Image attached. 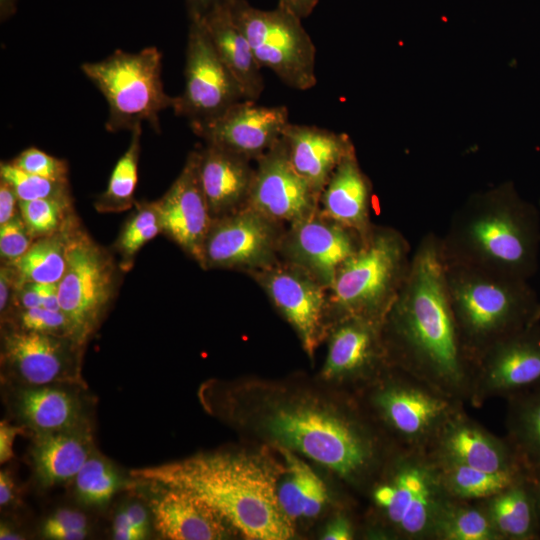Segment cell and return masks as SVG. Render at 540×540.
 Returning <instances> with one entry per match:
<instances>
[{"label": "cell", "instance_id": "obj_13", "mask_svg": "<svg viewBox=\"0 0 540 540\" xmlns=\"http://www.w3.org/2000/svg\"><path fill=\"white\" fill-rule=\"evenodd\" d=\"M183 92L172 109L190 127L205 124L238 101L241 87L217 54L199 17H189Z\"/></svg>", "mask_w": 540, "mask_h": 540}, {"label": "cell", "instance_id": "obj_38", "mask_svg": "<svg viewBox=\"0 0 540 540\" xmlns=\"http://www.w3.org/2000/svg\"><path fill=\"white\" fill-rule=\"evenodd\" d=\"M18 208L28 232L34 239L60 232L77 220L71 197L19 201Z\"/></svg>", "mask_w": 540, "mask_h": 540}, {"label": "cell", "instance_id": "obj_46", "mask_svg": "<svg viewBox=\"0 0 540 540\" xmlns=\"http://www.w3.org/2000/svg\"><path fill=\"white\" fill-rule=\"evenodd\" d=\"M41 306L42 300L40 283L18 282L14 292L13 303L9 314L14 310L30 309Z\"/></svg>", "mask_w": 540, "mask_h": 540}, {"label": "cell", "instance_id": "obj_15", "mask_svg": "<svg viewBox=\"0 0 540 540\" xmlns=\"http://www.w3.org/2000/svg\"><path fill=\"white\" fill-rule=\"evenodd\" d=\"M540 385V322L498 340L473 363L469 402L509 398Z\"/></svg>", "mask_w": 540, "mask_h": 540}, {"label": "cell", "instance_id": "obj_16", "mask_svg": "<svg viewBox=\"0 0 540 540\" xmlns=\"http://www.w3.org/2000/svg\"><path fill=\"white\" fill-rule=\"evenodd\" d=\"M1 386L3 402L14 423L31 435L92 426L94 400L85 382Z\"/></svg>", "mask_w": 540, "mask_h": 540}, {"label": "cell", "instance_id": "obj_12", "mask_svg": "<svg viewBox=\"0 0 540 540\" xmlns=\"http://www.w3.org/2000/svg\"><path fill=\"white\" fill-rule=\"evenodd\" d=\"M84 346L72 337L1 324V384L84 382L81 373Z\"/></svg>", "mask_w": 540, "mask_h": 540}, {"label": "cell", "instance_id": "obj_19", "mask_svg": "<svg viewBox=\"0 0 540 540\" xmlns=\"http://www.w3.org/2000/svg\"><path fill=\"white\" fill-rule=\"evenodd\" d=\"M247 206L292 224L319 208V195L293 168L282 138L257 160Z\"/></svg>", "mask_w": 540, "mask_h": 540}, {"label": "cell", "instance_id": "obj_22", "mask_svg": "<svg viewBox=\"0 0 540 540\" xmlns=\"http://www.w3.org/2000/svg\"><path fill=\"white\" fill-rule=\"evenodd\" d=\"M426 452L438 462L490 472L526 471L506 437L488 431L471 419L463 408L445 422Z\"/></svg>", "mask_w": 540, "mask_h": 540}, {"label": "cell", "instance_id": "obj_33", "mask_svg": "<svg viewBox=\"0 0 540 540\" xmlns=\"http://www.w3.org/2000/svg\"><path fill=\"white\" fill-rule=\"evenodd\" d=\"M136 479L130 477L96 449L73 479L77 502L87 508H103L125 488L134 489Z\"/></svg>", "mask_w": 540, "mask_h": 540}, {"label": "cell", "instance_id": "obj_1", "mask_svg": "<svg viewBox=\"0 0 540 540\" xmlns=\"http://www.w3.org/2000/svg\"><path fill=\"white\" fill-rule=\"evenodd\" d=\"M383 337L392 365L461 403L470 400L473 366L453 315L441 239L433 232L412 252Z\"/></svg>", "mask_w": 540, "mask_h": 540}, {"label": "cell", "instance_id": "obj_29", "mask_svg": "<svg viewBox=\"0 0 540 540\" xmlns=\"http://www.w3.org/2000/svg\"><path fill=\"white\" fill-rule=\"evenodd\" d=\"M370 201V181L353 152L338 165L322 190L319 210L366 237L373 227L370 221Z\"/></svg>", "mask_w": 540, "mask_h": 540}, {"label": "cell", "instance_id": "obj_48", "mask_svg": "<svg viewBox=\"0 0 540 540\" xmlns=\"http://www.w3.org/2000/svg\"><path fill=\"white\" fill-rule=\"evenodd\" d=\"M28 432L23 426L7 420L0 423V463L4 464L14 457L13 445L18 435Z\"/></svg>", "mask_w": 540, "mask_h": 540}, {"label": "cell", "instance_id": "obj_58", "mask_svg": "<svg viewBox=\"0 0 540 540\" xmlns=\"http://www.w3.org/2000/svg\"><path fill=\"white\" fill-rule=\"evenodd\" d=\"M538 207H539V209H540V200H539V205H538ZM538 322H540V302H539L538 309H537V311H536V313H535V315H534V318H533V320H532L531 325H532V324H535V323H538Z\"/></svg>", "mask_w": 540, "mask_h": 540}, {"label": "cell", "instance_id": "obj_43", "mask_svg": "<svg viewBox=\"0 0 540 540\" xmlns=\"http://www.w3.org/2000/svg\"><path fill=\"white\" fill-rule=\"evenodd\" d=\"M87 515L76 508L61 507L42 521L40 535L50 540H83L90 535Z\"/></svg>", "mask_w": 540, "mask_h": 540}, {"label": "cell", "instance_id": "obj_47", "mask_svg": "<svg viewBox=\"0 0 540 540\" xmlns=\"http://www.w3.org/2000/svg\"><path fill=\"white\" fill-rule=\"evenodd\" d=\"M18 278L12 266L1 264L0 268V314L1 320L9 314Z\"/></svg>", "mask_w": 540, "mask_h": 540}, {"label": "cell", "instance_id": "obj_42", "mask_svg": "<svg viewBox=\"0 0 540 540\" xmlns=\"http://www.w3.org/2000/svg\"><path fill=\"white\" fill-rule=\"evenodd\" d=\"M1 324H9L27 331L74 338L71 324L61 310L43 307L14 310L1 321Z\"/></svg>", "mask_w": 540, "mask_h": 540}, {"label": "cell", "instance_id": "obj_2", "mask_svg": "<svg viewBox=\"0 0 540 540\" xmlns=\"http://www.w3.org/2000/svg\"><path fill=\"white\" fill-rule=\"evenodd\" d=\"M133 478L178 489L212 507L248 539L293 537V522L277 497L280 473L260 458L231 452L199 453L130 471Z\"/></svg>", "mask_w": 540, "mask_h": 540}, {"label": "cell", "instance_id": "obj_31", "mask_svg": "<svg viewBox=\"0 0 540 540\" xmlns=\"http://www.w3.org/2000/svg\"><path fill=\"white\" fill-rule=\"evenodd\" d=\"M278 447L286 464L283 479H278L277 486L281 510L292 522L317 516L328 501L326 485L291 449Z\"/></svg>", "mask_w": 540, "mask_h": 540}, {"label": "cell", "instance_id": "obj_20", "mask_svg": "<svg viewBox=\"0 0 540 540\" xmlns=\"http://www.w3.org/2000/svg\"><path fill=\"white\" fill-rule=\"evenodd\" d=\"M289 123L286 106H263L243 99L191 129L208 144L257 160L282 138Z\"/></svg>", "mask_w": 540, "mask_h": 540}, {"label": "cell", "instance_id": "obj_8", "mask_svg": "<svg viewBox=\"0 0 540 540\" xmlns=\"http://www.w3.org/2000/svg\"><path fill=\"white\" fill-rule=\"evenodd\" d=\"M383 481L372 491L396 536L434 540L437 520L448 500L438 467L425 450L403 448Z\"/></svg>", "mask_w": 540, "mask_h": 540}, {"label": "cell", "instance_id": "obj_18", "mask_svg": "<svg viewBox=\"0 0 540 540\" xmlns=\"http://www.w3.org/2000/svg\"><path fill=\"white\" fill-rule=\"evenodd\" d=\"M251 275L296 330L308 355L320 341L329 311L328 289L309 273L288 262L274 263Z\"/></svg>", "mask_w": 540, "mask_h": 540}, {"label": "cell", "instance_id": "obj_27", "mask_svg": "<svg viewBox=\"0 0 540 540\" xmlns=\"http://www.w3.org/2000/svg\"><path fill=\"white\" fill-rule=\"evenodd\" d=\"M94 450L92 426L32 434L29 459L35 483L47 490L73 481Z\"/></svg>", "mask_w": 540, "mask_h": 540}, {"label": "cell", "instance_id": "obj_49", "mask_svg": "<svg viewBox=\"0 0 540 540\" xmlns=\"http://www.w3.org/2000/svg\"><path fill=\"white\" fill-rule=\"evenodd\" d=\"M20 492L16 481L8 469L0 472V507L1 510L14 509L19 505Z\"/></svg>", "mask_w": 540, "mask_h": 540}, {"label": "cell", "instance_id": "obj_14", "mask_svg": "<svg viewBox=\"0 0 540 540\" xmlns=\"http://www.w3.org/2000/svg\"><path fill=\"white\" fill-rule=\"evenodd\" d=\"M279 224L249 206L212 220L201 267L251 273L273 265L284 234Z\"/></svg>", "mask_w": 540, "mask_h": 540}, {"label": "cell", "instance_id": "obj_9", "mask_svg": "<svg viewBox=\"0 0 540 540\" xmlns=\"http://www.w3.org/2000/svg\"><path fill=\"white\" fill-rule=\"evenodd\" d=\"M230 7L261 67L296 90H309L317 84L316 48L302 19L280 5L262 10L246 0H232Z\"/></svg>", "mask_w": 540, "mask_h": 540}, {"label": "cell", "instance_id": "obj_50", "mask_svg": "<svg viewBox=\"0 0 540 540\" xmlns=\"http://www.w3.org/2000/svg\"><path fill=\"white\" fill-rule=\"evenodd\" d=\"M18 197L9 183L0 179V224H4L19 213Z\"/></svg>", "mask_w": 540, "mask_h": 540}, {"label": "cell", "instance_id": "obj_17", "mask_svg": "<svg viewBox=\"0 0 540 540\" xmlns=\"http://www.w3.org/2000/svg\"><path fill=\"white\" fill-rule=\"evenodd\" d=\"M365 237L324 215L319 208L292 224L283 234L280 254L285 262L309 273L328 290L344 262L359 250Z\"/></svg>", "mask_w": 540, "mask_h": 540}, {"label": "cell", "instance_id": "obj_3", "mask_svg": "<svg viewBox=\"0 0 540 540\" xmlns=\"http://www.w3.org/2000/svg\"><path fill=\"white\" fill-rule=\"evenodd\" d=\"M440 239L446 263L529 280L538 269L540 209L505 182L470 196Z\"/></svg>", "mask_w": 540, "mask_h": 540}, {"label": "cell", "instance_id": "obj_10", "mask_svg": "<svg viewBox=\"0 0 540 540\" xmlns=\"http://www.w3.org/2000/svg\"><path fill=\"white\" fill-rule=\"evenodd\" d=\"M117 282L113 257L77 222L71 229L59 302L74 338L81 344L95 333L112 302Z\"/></svg>", "mask_w": 540, "mask_h": 540}, {"label": "cell", "instance_id": "obj_36", "mask_svg": "<svg viewBox=\"0 0 540 540\" xmlns=\"http://www.w3.org/2000/svg\"><path fill=\"white\" fill-rule=\"evenodd\" d=\"M434 540H501L479 501L450 498L435 527Z\"/></svg>", "mask_w": 540, "mask_h": 540}, {"label": "cell", "instance_id": "obj_34", "mask_svg": "<svg viewBox=\"0 0 540 540\" xmlns=\"http://www.w3.org/2000/svg\"><path fill=\"white\" fill-rule=\"evenodd\" d=\"M77 222L60 232L35 239L27 252L10 264L18 282L58 283L61 280L67 264L70 231Z\"/></svg>", "mask_w": 540, "mask_h": 540}, {"label": "cell", "instance_id": "obj_21", "mask_svg": "<svg viewBox=\"0 0 540 540\" xmlns=\"http://www.w3.org/2000/svg\"><path fill=\"white\" fill-rule=\"evenodd\" d=\"M162 233L200 266L212 223L199 176V150H193L166 193L154 201Z\"/></svg>", "mask_w": 540, "mask_h": 540}, {"label": "cell", "instance_id": "obj_4", "mask_svg": "<svg viewBox=\"0 0 540 540\" xmlns=\"http://www.w3.org/2000/svg\"><path fill=\"white\" fill-rule=\"evenodd\" d=\"M445 272L460 340L472 366L492 344L531 325L540 298L528 280L446 262Z\"/></svg>", "mask_w": 540, "mask_h": 540}, {"label": "cell", "instance_id": "obj_56", "mask_svg": "<svg viewBox=\"0 0 540 540\" xmlns=\"http://www.w3.org/2000/svg\"><path fill=\"white\" fill-rule=\"evenodd\" d=\"M17 0H0V19L6 21L16 11Z\"/></svg>", "mask_w": 540, "mask_h": 540}, {"label": "cell", "instance_id": "obj_45", "mask_svg": "<svg viewBox=\"0 0 540 540\" xmlns=\"http://www.w3.org/2000/svg\"><path fill=\"white\" fill-rule=\"evenodd\" d=\"M20 213L0 224V256L2 264H13L21 258L34 242Z\"/></svg>", "mask_w": 540, "mask_h": 540}, {"label": "cell", "instance_id": "obj_57", "mask_svg": "<svg viewBox=\"0 0 540 540\" xmlns=\"http://www.w3.org/2000/svg\"><path fill=\"white\" fill-rule=\"evenodd\" d=\"M532 478H533L534 494H535V500H536V506H537L539 525H540V471L534 476H532Z\"/></svg>", "mask_w": 540, "mask_h": 540}, {"label": "cell", "instance_id": "obj_6", "mask_svg": "<svg viewBox=\"0 0 540 540\" xmlns=\"http://www.w3.org/2000/svg\"><path fill=\"white\" fill-rule=\"evenodd\" d=\"M279 445L294 449L347 480L369 473L377 459L374 439L359 423L311 406L284 407L266 420Z\"/></svg>", "mask_w": 540, "mask_h": 540}, {"label": "cell", "instance_id": "obj_28", "mask_svg": "<svg viewBox=\"0 0 540 540\" xmlns=\"http://www.w3.org/2000/svg\"><path fill=\"white\" fill-rule=\"evenodd\" d=\"M231 2L219 5L201 18L222 62L242 89L245 99L257 101L264 90L261 66L251 45L236 24Z\"/></svg>", "mask_w": 540, "mask_h": 540}, {"label": "cell", "instance_id": "obj_39", "mask_svg": "<svg viewBox=\"0 0 540 540\" xmlns=\"http://www.w3.org/2000/svg\"><path fill=\"white\" fill-rule=\"evenodd\" d=\"M160 232L162 228L154 202L139 204L126 221L115 244L121 256V268H129L142 246Z\"/></svg>", "mask_w": 540, "mask_h": 540}, {"label": "cell", "instance_id": "obj_54", "mask_svg": "<svg viewBox=\"0 0 540 540\" xmlns=\"http://www.w3.org/2000/svg\"><path fill=\"white\" fill-rule=\"evenodd\" d=\"M189 17H203L213 8L232 0H185Z\"/></svg>", "mask_w": 540, "mask_h": 540}, {"label": "cell", "instance_id": "obj_41", "mask_svg": "<svg viewBox=\"0 0 540 540\" xmlns=\"http://www.w3.org/2000/svg\"><path fill=\"white\" fill-rule=\"evenodd\" d=\"M153 518L145 501L128 499L115 510L111 535L116 540H143L151 535Z\"/></svg>", "mask_w": 540, "mask_h": 540}, {"label": "cell", "instance_id": "obj_5", "mask_svg": "<svg viewBox=\"0 0 540 540\" xmlns=\"http://www.w3.org/2000/svg\"><path fill=\"white\" fill-rule=\"evenodd\" d=\"M412 251L398 230L373 225L362 246L340 267L328 290L329 311L338 319H384L410 267Z\"/></svg>", "mask_w": 540, "mask_h": 540}, {"label": "cell", "instance_id": "obj_24", "mask_svg": "<svg viewBox=\"0 0 540 540\" xmlns=\"http://www.w3.org/2000/svg\"><path fill=\"white\" fill-rule=\"evenodd\" d=\"M384 319L351 316L338 319L328 345L323 376L350 378L391 364L384 337Z\"/></svg>", "mask_w": 540, "mask_h": 540}, {"label": "cell", "instance_id": "obj_25", "mask_svg": "<svg viewBox=\"0 0 540 540\" xmlns=\"http://www.w3.org/2000/svg\"><path fill=\"white\" fill-rule=\"evenodd\" d=\"M199 150V176L212 220L247 206L255 168L251 160L219 146Z\"/></svg>", "mask_w": 540, "mask_h": 540}, {"label": "cell", "instance_id": "obj_55", "mask_svg": "<svg viewBox=\"0 0 540 540\" xmlns=\"http://www.w3.org/2000/svg\"><path fill=\"white\" fill-rule=\"evenodd\" d=\"M27 536L12 522L2 519L0 523L1 540H19L26 539Z\"/></svg>", "mask_w": 540, "mask_h": 540}, {"label": "cell", "instance_id": "obj_26", "mask_svg": "<svg viewBox=\"0 0 540 540\" xmlns=\"http://www.w3.org/2000/svg\"><path fill=\"white\" fill-rule=\"evenodd\" d=\"M282 141L293 168L319 197L338 165L355 152L347 134L313 125L289 123Z\"/></svg>", "mask_w": 540, "mask_h": 540}, {"label": "cell", "instance_id": "obj_52", "mask_svg": "<svg viewBox=\"0 0 540 540\" xmlns=\"http://www.w3.org/2000/svg\"><path fill=\"white\" fill-rule=\"evenodd\" d=\"M318 2L319 0H278V5L303 19L312 13Z\"/></svg>", "mask_w": 540, "mask_h": 540}, {"label": "cell", "instance_id": "obj_40", "mask_svg": "<svg viewBox=\"0 0 540 540\" xmlns=\"http://www.w3.org/2000/svg\"><path fill=\"white\" fill-rule=\"evenodd\" d=\"M0 179L11 185L19 201L71 197L69 182L54 181L26 173L11 162H1Z\"/></svg>", "mask_w": 540, "mask_h": 540}, {"label": "cell", "instance_id": "obj_35", "mask_svg": "<svg viewBox=\"0 0 540 540\" xmlns=\"http://www.w3.org/2000/svg\"><path fill=\"white\" fill-rule=\"evenodd\" d=\"M435 463L449 497L469 502L485 500L528 473L526 471L490 472L455 463L438 461Z\"/></svg>", "mask_w": 540, "mask_h": 540}, {"label": "cell", "instance_id": "obj_23", "mask_svg": "<svg viewBox=\"0 0 540 540\" xmlns=\"http://www.w3.org/2000/svg\"><path fill=\"white\" fill-rule=\"evenodd\" d=\"M139 481L146 488L143 495L147 496L145 502L150 508L154 529L163 538L216 540L228 536L230 525L202 500L178 489Z\"/></svg>", "mask_w": 540, "mask_h": 540}, {"label": "cell", "instance_id": "obj_51", "mask_svg": "<svg viewBox=\"0 0 540 540\" xmlns=\"http://www.w3.org/2000/svg\"><path fill=\"white\" fill-rule=\"evenodd\" d=\"M354 538V528L351 521L344 515H337L327 525L322 539L350 540Z\"/></svg>", "mask_w": 540, "mask_h": 540}, {"label": "cell", "instance_id": "obj_7", "mask_svg": "<svg viewBox=\"0 0 540 540\" xmlns=\"http://www.w3.org/2000/svg\"><path fill=\"white\" fill-rule=\"evenodd\" d=\"M81 71L107 102V131H131L143 122L160 131L159 115L173 107L175 96L165 92L158 48L138 52L118 49L100 61L83 63Z\"/></svg>", "mask_w": 540, "mask_h": 540}, {"label": "cell", "instance_id": "obj_44", "mask_svg": "<svg viewBox=\"0 0 540 540\" xmlns=\"http://www.w3.org/2000/svg\"><path fill=\"white\" fill-rule=\"evenodd\" d=\"M18 169L54 181L69 182L68 163L36 147H29L10 161Z\"/></svg>", "mask_w": 540, "mask_h": 540}, {"label": "cell", "instance_id": "obj_11", "mask_svg": "<svg viewBox=\"0 0 540 540\" xmlns=\"http://www.w3.org/2000/svg\"><path fill=\"white\" fill-rule=\"evenodd\" d=\"M396 370L374 391L372 404L403 448L426 451L463 403L398 367Z\"/></svg>", "mask_w": 540, "mask_h": 540}, {"label": "cell", "instance_id": "obj_37", "mask_svg": "<svg viewBox=\"0 0 540 540\" xmlns=\"http://www.w3.org/2000/svg\"><path fill=\"white\" fill-rule=\"evenodd\" d=\"M125 153L116 162L106 189L98 196L94 206L99 212H121L134 203L141 153L142 125L134 127Z\"/></svg>", "mask_w": 540, "mask_h": 540}, {"label": "cell", "instance_id": "obj_53", "mask_svg": "<svg viewBox=\"0 0 540 540\" xmlns=\"http://www.w3.org/2000/svg\"><path fill=\"white\" fill-rule=\"evenodd\" d=\"M43 308L60 311L58 283H40ZM62 311V310H61Z\"/></svg>", "mask_w": 540, "mask_h": 540}, {"label": "cell", "instance_id": "obj_30", "mask_svg": "<svg viewBox=\"0 0 540 540\" xmlns=\"http://www.w3.org/2000/svg\"><path fill=\"white\" fill-rule=\"evenodd\" d=\"M479 502L501 540L540 538L533 478L529 473Z\"/></svg>", "mask_w": 540, "mask_h": 540}, {"label": "cell", "instance_id": "obj_32", "mask_svg": "<svg viewBox=\"0 0 540 540\" xmlns=\"http://www.w3.org/2000/svg\"><path fill=\"white\" fill-rule=\"evenodd\" d=\"M506 439L526 471H540V385L507 398Z\"/></svg>", "mask_w": 540, "mask_h": 540}]
</instances>
